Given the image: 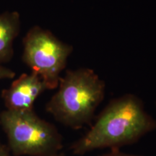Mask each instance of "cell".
<instances>
[{
  "mask_svg": "<svg viewBox=\"0 0 156 156\" xmlns=\"http://www.w3.org/2000/svg\"><path fill=\"white\" fill-rule=\"evenodd\" d=\"M20 30V16L17 12L0 14V64L10 61L14 54L13 44Z\"/></svg>",
  "mask_w": 156,
  "mask_h": 156,
  "instance_id": "8992f818",
  "label": "cell"
},
{
  "mask_svg": "<svg viewBox=\"0 0 156 156\" xmlns=\"http://www.w3.org/2000/svg\"><path fill=\"white\" fill-rule=\"evenodd\" d=\"M46 90V85L34 73L23 74L2 93L6 109L9 111L34 110V104L39 95Z\"/></svg>",
  "mask_w": 156,
  "mask_h": 156,
  "instance_id": "5b68a950",
  "label": "cell"
},
{
  "mask_svg": "<svg viewBox=\"0 0 156 156\" xmlns=\"http://www.w3.org/2000/svg\"><path fill=\"white\" fill-rule=\"evenodd\" d=\"M0 125L7 136L9 150L15 156H52L62 148V136L55 126L34 110L3 111Z\"/></svg>",
  "mask_w": 156,
  "mask_h": 156,
  "instance_id": "3957f363",
  "label": "cell"
},
{
  "mask_svg": "<svg viewBox=\"0 0 156 156\" xmlns=\"http://www.w3.org/2000/svg\"><path fill=\"white\" fill-rule=\"evenodd\" d=\"M100 156H143V155L123 153V152L119 151V149H113L110 152H108V153H104Z\"/></svg>",
  "mask_w": 156,
  "mask_h": 156,
  "instance_id": "ba28073f",
  "label": "cell"
},
{
  "mask_svg": "<svg viewBox=\"0 0 156 156\" xmlns=\"http://www.w3.org/2000/svg\"><path fill=\"white\" fill-rule=\"evenodd\" d=\"M46 106L57 122L78 129L90 124L105 95L104 82L88 68L69 70Z\"/></svg>",
  "mask_w": 156,
  "mask_h": 156,
  "instance_id": "7a4b0ae2",
  "label": "cell"
},
{
  "mask_svg": "<svg viewBox=\"0 0 156 156\" xmlns=\"http://www.w3.org/2000/svg\"><path fill=\"white\" fill-rule=\"evenodd\" d=\"M52 156H65V155H64V154H63V153H57V154H56V155H52Z\"/></svg>",
  "mask_w": 156,
  "mask_h": 156,
  "instance_id": "30bf717a",
  "label": "cell"
},
{
  "mask_svg": "<svg viewBox=\"0 0 156 156\" xmlns=\"http://www.w3.org/2000/svg\"><path fill=\"white\" fill-rule=\"evenodd\" d=\"M23 60L38 75L48 90L57 88L73 47L39 26L30 28L23 38Z\"/></svg>",
  "mask_w": 156,
  "mask_h": 156,
  "instance_id": "277c9868",
  "label": "cell"
},
{
  "mask_svg": "<svg viewBox=\"0 0 156 156\" xmlns=\"http://www.w3.org/2000/svg\"><path fill=\"white\" fill-rule=\"evenodd\" d=\"M0 156H11L9 147L0 142Z\"/></svg>",
  "mask_w": 156,
  "mask_h": 156,
  "instance_id": "9c48e42d",
  "label": "cell"
},
{
  "mask_svg": "<svg viewBox=\"0 0 156 156\" xmlns=\"http://www.w3.org/2000/svg\"><path fill=\"white\" fill-rule=\"evenodd\" d=\"M155 129L156 120L146 112L143 102L136 95L126 94L111 101L70 150L76 155H83L103 148L119 149Z\"/></svg>",
  "mask_w": 156,
  "mask_h": 156,
  "instance_id": "6da1fadb",
  "label": "cell"
},
{
  "mask_svg": "<svg viewBox=\"0 0 156 156\" xmlns=\"http://www.w3.org/2000/svg\"><path fill=\"white\" fill-rule=\"evenodd\" d=\"M15 76V73L9 68L0 64V80L3 79H12Z\"/></svg>",
  "mask_w": 156,
  "mask_h": 156,
  "instance_id": "52a82bcc",
  "label": "cell"
}]
</instances>
